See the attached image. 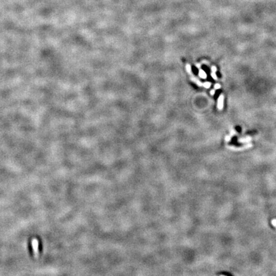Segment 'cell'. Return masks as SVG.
<instances>
[{
  "label": "cell",
  "mask_w": 276,
  "mask_h": 276,
  "mask_svg": "<svg viewBox=\"0 0 276 276\" xmlns=\"http://www.w3.org/2000/svg\"><path fill=\"white\" fill-rule=\"evenodd\" d=\"M224 95L223 94L220 95L219 98H218V101H217V108L220 111L223 110L224 108Z\"/></svg>",
  "instance_id": "1"
},
{
  "label": "cell",
  "mask_w": 276,
  "mask_h": 276,
  "mask_svg": "<svg viewBox=\"0 0 276 276\" xmlns=\"http://www.w3.org/2000/svg\"><path fill=\"white\" fill-rule=\"evenodd\" d=\"M199 76L201 78L203 79H207V75L203 70L199 69Z\"/></svg>",
  "instance_id": "2"
},
{
  "label": "cell",
  "mask_w": 276,
  "mask_h": 276,
  "mask_svg": "<svg viewBox=\"0 0 276 276\" xmlns=\"http://www.w3.org/2000/svg\"><path fill=\"white\" fill-rule=\"evenodd\" d=\"M191 80H192L193 82H195V83H196L197 85H198V86H203V84L202 83V82H201L198 79L194 77H191Z\"/></svg>",
  "instance_id": "3"
},
{
  "label": "cell",
  "mask_w": 276,
  "mask_h": 276,
  "mask_svg": "<svg viewBox=\"0 0 276 276\" xmlns=\"http://www.w3.org/2000/svg\"><path fill=\"white\" fill-rule=\"evenodd\" d=\"M186 70L187 71V72L189 74H192V69H191V66L189 64H187L186 65Z\"/></svg>",
  "instance_id": "4"
},
{
  "label": "cell",
  "mask_w": 276,
  "mask_h": 276,
  "mask_svg": "<svg viewBox=\"0 0 276 276\" xmlns=\"http://www.w3.org/2000/svg\"><path fill=\"white\" fill-rule=\"evenodd\" d=\"M203 86H204V88H209L211 86V83L210 82H204V83L203 84Z\"/></svg>",
  "instance_id": "5"
},
{
  "label": "cell",
  "mask_w": 276,
  "mask_h": 276,
  "mask_svg": "<svg viewBox=\"0 0 276 276\" xmlns=\"http://www.w3.org/2000/svg\"><path fill=\"white\" fill-rule=\"evenodd\" d=\"M211 76L212 77V78L214 79V80H217V75H216L215 72H212V73H211Z\"/></svg>",
  "instance_id": "6"
},
{
  "label": "cell",
  "mask_w": 276,
  "mask_h": 276,
  "mask_svg": "<svg viewBox=\"0 0 276 276\" xmlns=\"http://www.w3.org/2000/svg\"><path fill=\"white\" fill-rule=\"evenodd\" d=\"M250 140V137H247V138H242V139L238 140V141H241V142H245V141H248Z\"/></svg>",
  "instance_id": "7"
},
{
  "label": "cell",
  "mask_w": 276,
  "mask_h": 276,
  "mask_svg": "<svg viewBox=\"0 0 276 276\" xmlns=\"http://www.w3.org/2000/svg\"><path fill=\"white\" fill-rule=\"evenodd\" d=\"M220 85L219 84V83H216L215 85H214V89L215 90H219L220 88Z\"/></svg>",
  "instance_id": "8"
},
{
  "label": "cell",
  "mask_w": 276,
  "mask_h": 276,
  "mask_svg": "<svg viewBox=\"0 0 276 276\" xmlns=\"http://www.w3.org/2000/svg\"><path fill=\"white\" fill-rule=\"evenodd\" d=\"M211 70H212V72H216V71H217L216 66H212V67H211Z\"/></svg>",
  "instance_id": "9"
},
{
  "label": "cell",
  "mask_w": 276,
  "mask_h": 276,
  "mask_svg": "<svg viewBox=\"0 0 276 276\" xmlns=\"http://www.w3.org/2000/svg\"><path fill=\"white\" fill-rule=\"evenodd\" d=\"M210 93V94H211V95H214L215 93V89H214V90H212Z\"/></svg>",
  "instance_id": "10"
},
{
  "label": "cell",
  "mask_w": 276,
  "mask_h": 276,
  "mask_svg": "<svg viewBox=\"0 0 276 276\" xmlns=\"http://www.w3.org/2000/svg\"><path fill=\"white\" fill-rule=\"evenodd\" d=\"M196 67L198 68V69H200V68H201V65H200L199 64H196Z\"/></svg>",
  "instance_id": "11"
}]
</instances>
